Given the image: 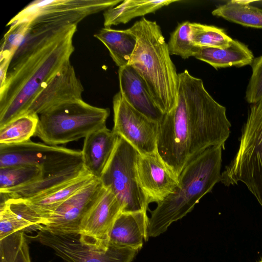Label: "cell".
Returning <instances> with one entry per match:
<instances>
[{"label": "cell", "mask_w": 262, "mask_h": 262, "mask_svg": "<svg viewBox=\"0 0 262 262\" xmlns=\"http://www.w3.org/2000/svg\"><path fill=\"white\" fill-rule=\"evenodd\" d=\"M158 124L157 153L178 178L208 148L225 149L231 126L226 107L209 94L201 79L187 70L179 74L176 105Z\"/></svg>", "instance_id": "6da1fadb"}, {"label": "cell", "mask_w": 262, "mask_h": 262, "mask_svg": "<svg viewBox=\"0 0 262 262\" xmlns=\"http://www.w3.org/2000/svg\"><path fill=\"white\" fill-rule=\"evenodd\" d=\"M76 25L30 28L0 88V127L24 114L74 51Z\"/></svg>", "instance_id": "7a4b0ae2"}, {"label": "cell", "mask_w": 262, "mask_h": 262, "mask_svg": "<svg viewBox=\"0 0 262 262\" xmlns=\"http://www.w3.org/2000/svg\"><path fill=\"white\" fill-rule=\"evenodd\" d=\"M127 29L137 40L128 65L143 79L157 107L167 114L177 104L179 74L161 29L143 17Z\"/></svg>", "instance_id": "3957f363"}, {"label": "cell", "mask_w": 262, "mask_h": 262, "mask_svg": "<svg viewBox=\"0 0 262 262\" xmlns=\"http://www.w3.org/2000/svg\"><path fill=\"white\" fill-rule=\"evenodd\" d=\"M223 149L220 146L210 147L185 167L173 192L150 211L148 237L163 233L173 222L191 212L202 198L221 181Z\"/></svg>", "instance_id": "277c9868"}, {"label": "cell", "mask_w": 262, "mask_h": 262, "mask_svg": "<svg viewBox=\"0 0 262 262\" xmlns=\"http://www.w3.org/2000/svg\"><path fill=\"white\" fill-rule=\"evenodd\" d=\"M109 115L83 99L70 101L39 115L34 136L53 146L77 141L105 127Z\"/></svg>", "instance_id": "5b68a950"}, {"label": "cell", "mask_w": 262, "mask_h": 262, "mask_svg": "<svg viewBox=\"0 0 262 262\" xmlns=\"http://www.w3.org/2000/svg\"><path fill=\"white\" fill-rule=\"evenodd\" d=\"M221 182L226 186L244 183L262 207V99L251 105L238 150Z\"/></svg>", "instance_id": "8992f818"}, {"label": "cell", "mask_w": 262, "mask_h": 262, "mask_svg": "<svg viewBox=\"0 0 262 262\" xmlns=\"http://www.w3.org/2000/svg\"><path fill=\"white\" fill-rule=\"evenodd\" d=\"M140 153L121 137L118 138L112 157L100 179L119 202L122 212L146 211L150 204L138 177Z\"/></svg>", "instance_id": "52a82bcc"}, {"label": "cell", "mask_w": 262, "mask_h": 262, "mask_svg": "<svg viewBox=\"0 0 262 262\" xmlns=\"http://www.w3.org/2000/svg\"><path fill=\"white\" fill-rule=\"evenodd\" d=\"M122 0H36L29 3L6 26L28 22L30 28L76 25L87 16L116 6Z\"/></svg>", "instance_id": "ba28073f"}, {"label": "cell", "mask_w": 262, "mask_h": 262, "mask_svg": "<svg viewBox=\"0 0 262 262\" xmlns=\"http://www.w3.org/2000/svg\"><path fill=\"white\" fill-rule=\"evenodd\" d=\"M83 164L81 151L31 140L15 144H0V168L17 165L40 167L44 176Z\"/></svg>", "instance_id": "9c48e42d"}, {"label": "cell", "mask_w": 262, "mask_h": 262, "mask_svg": "<svg viewBox=\"0 0 262 262\" xmlns=\"http://www.w3.org/2000/svg\"><path fill=\"white\" fill-rule=\"evenodd\" d=\"M32 238L51 248L66 262H131L139 250L109 243L99 248L82 242L78 234H60L39 228Z\"/></svg>", "instance_id": "30bf717a"}, {"label": "cell", "mask_w": 262, "mask_h": 262, "mask_svg": "<svg viewBox=\"0 0 262 262\" xmlns=\"http://www.w3.org/2000/svg\"><path fill=\"white\" fill-rule=\"evenodd\" d=\"M113 107L112 130L132 145L140 154L157 152L158 123L132 107L119 92L113 97Z\"/></svg>", "instance_id": "8fae6325"}, {"label": "cell", "mask_w": 262, "mask_h": 262, "mask_svg": "<svg viewBox=\"0 0 262 262\" xmlns=\"http://www.w3.org/2000/svg\"><path fill=\"white\" fill-rule=\"evenodd\" d=\"M105 188L95 178L62 204L39 228L60 234H79L82 221L102 195Z\"/></svg>", "instance_id": "7c38bea8"}, {"label": "cell", "mask_w": 262, "mask_h": 262, "mask_svg": "<svg viewBox=\"0 0 262 262\" xmlns=\"http://www.w3.org/2000/svg\"><path fill=\"white\" fill-rule=\"evenodd\" d=\"M122 207L114 194L105 191L84 217L78 234L83 242L99 248L109 246V234Z\"/></svg>", "instance_id": "4fadbf2b"}, {"label": "cell", "mask_w": 262, "mask_h": 262, "mask_svg": "<svg viewBox=\"0 0 262 262\" xmlns=\"http://www.w3.org/2000/svg\"><path fill=\"white\" fill-rule=\"evenodd\" d=\"M83 91L82 84L70 61L36 96L26 113L39 115L66 103L82 99Z\"/></svg>", "instance_id": "5bb4252c"}, {"label": "cell", "mask_w": 262, "mask_h": 262, "mask_svg": "<svg viewBox=\"0 0 262 262\" xmlns=\"http://www.w3.org/2000/svg\"><path fill=\"white\" fill-rule=\"evenodd\" d=\"M137 173L140 185L149 203L163 201L173 192L179 184V179L170 171L157 152L139 154Z\"/></svg>", "instance_id": "9a60e30c"}, {"label": "cell", "mask_w": 262, "mask_h": 262, "mask_svg": "<svg viewBox=\"0 0 262 262\" xmlns=\"http://www.w3.org/2000/svg\"><path fill=\"white\" fill-rule=\"evenodd\" d=\"M119 92L134 109L158 122L164 114L157 107L145 82L130 66L119 68Z\"/></svg>", "instance_id": "2e32d148"}, {"label": "cell", "mask_w": 262, "mask_h": 262, "mask_svg": "<svg viewBox=\"0 0 262 262\" xmlns=\"http://www.w3.org/2000/svg\"><path fill=\"white\" fill-rule=\"evenodd\" d=\"M118 138L119 136L106 126L84 138L81 150L83 166L95 178L100 179Z\"/></svg>", "instance_id": "e0dca14e"}, {"label": "cell", "mask_w": 262, "mask_h": 262, "mask_svg": "<svg viewBox=\"0 0 262 262\" xmlns=\"http://www.w3.org/2000/svg\"><path fill=\"white\" fill-rule=\"evenodd\" d=\"M95 178L86 170L77 178L34 197L24 199L42 226L47 219L64 202Z\"/></svg>", "instance_id": "ac0fdd59"}, {"label": "cell", "mask_w": 262, "mask_h": 262, "mask_svg": "<svg viewBox=\"0 0 262 262\" xmlns=\"http://www.w3.org/2000/svg\"><path fill=\"white\" fill-rule=\"evenodd\" d=\"M148 220L146 211L121 212L113 225L108 242L140 250L148 238Z\"/></svg>", "instance_id": "d6986e66"}, {"label": "cell", "mask_w": 262, "mask_h": 262, "mask_svg": "<svg viewBox=\"0 0 262 262\" xmlns=\"http://www.w3.org/2000/svg\"><path fill=\"white\" fill-rule=\"evenodd\" d=\"M193 57L216 69L251 65L254 58L247 45L235 39L225 48L199 47Z\"/></svg>", "instance_id": "ffe728a7"}, {"label": "cell", "mask_w": 262, "mask_h": 262, "mask_svg": "<svg viewBox=\"0 0 262 262\" xmlns=\"http://www.w3.org/2000/svg\"><path fill=\"white\" fill-rule=\"evenodd\" d=\"M85 170L83 164H78L56 173L44 176L30 184L0 192L7 201L12 199H29L77 178Z\"/></svg>", "instance_id": "44dd1931"}, {"label": "cell", "mask_w": 262, "mask_h": 262, "mask_svg": "<svg viewBox=\"0 0 262 262\" xmlns=\"http://www.w3.org/2000/svg\"><path fill=\"white\" fill-rule=\"evenodd\" d=\"M179 1L125 0L110 8L103 13L104 27L111 28L120 24H126L133 18L154 13L160 8Z\"/></svg>", "instance_id": "7402d4cb"}, {"label": "cell", "mask_w": 262, "mask_h": 262, "mask_svg": "<svg viewBox=\"0 0 262 262\" xmlns=\"http://www.w3.org/2000/svg\"><path fill=\"white\" fill-rule=\"evenodd\" d=\"M94 36L106 47L113 60L119 68L128 64L137 40L127 29L117 30L104 27Z\"/></svg>", "instance_id": "603a6c76"}, {"label": "cell", "mask_w": 262, "mask_h": 262, "mask_svg": "<svg viewBox=\"0 0 262 262\" xmlns=\"http://www.w3.org/2000/svg\"><path fill=\"white\" fill-rule=\"evenodd\" d=\"M212 14L245 27L262 29V9L249 1H229L214 9Z\"/></svg>", "instance_id": "cb8c5ba5"}, {"label": "cell", "mask_w": 262, "mask_h": 262, "mask_svg": "<svg viewBox=\"0 0 262 262\" xmlns=\"http://www.w3.org/2000/svg\"><path fill=\"white\" fill-rule=\"evenodd\" d=\"M39 121L36 114H24L0 127V144H15L34 136Z\"/></svg>", "instance_id": "d4e9b609"}, {"label": "cell", "mask_w": 262, "mask_h": 262, "mask_svg": "<svg viewBox=\"0 0 262 262\" xmlns=\"http://www.w3.org/2000/svg\"><path fill=\"white\" fill-rule=\"evenodd\" d=\"M44 177L36 166L17 165L0 168V191L6 190L36 181Z\"/></svg>", "instance_id": "484cf974"}, {"label": "cell", "mask_w": 262, "mask_h": 262, "mask_svg": "<svg viewBox=\"0 0 262 262\" xmlns=\"http://www.w3.org/2000/svg\"><path fill=\"white\" fill-rule=\"evenodd\" d=\"M191 39L200 47L225 48L232 39L221 28L200 23H190Z\"/></svg>", "instance_id": "4316f807"}, {"label": "cell", "mask_w": 262, "mask_h": 262, "mask_svg": "<svg viewBox=\"0 0 262 262\" xmlns=\"http://www.w3.org/2000/svg\"><path fill=\"white\" fill-rule=\"evenodd\" d=\"M190 23L186 21L179 24L170 34L167 43L170 55L180 56L183 59L193 57L198 49L191 39Z\"/></svg>", "instance_id": "83f0119b"}, {"label": "cell", "mask_w": 262, "mask_h": 262, "mask_svg": "<svg viewBox=\"0 0 262 262\" xmlns=\"http://www.w3.org/2000/svg\"><path fill=\"white\" fill-rule=\"evenodd\" d=\"M1 41L0 59H10L23 43L30 30L29 24L23 22L9 26Z\"/></svg>", "instance_id": "f1b7e54d"}, {"label": "cell", "mask_w": 262, "mask_h": 262, "mask_svg": "<svg viewBox=\"0 0 262 262\" xmlns=\"http://www.w3.org/2000/svg\"><path fill=\"white\" fill-rule=\"evenodd\" d=\"M37 229L32 223L12 210L7 205L0 206V240L19 231Z\"/></svg>", "instance_id": "f546056e"}, {"label": "cell", "mask_w": 262, "mask_h": 262, "mask_svg": "<svg viewBox=\"0 0 262 262\" xmlns=\"http://www.w3.org/2000/svg\"><path fill=\"white\" fill-rule=\"evenodd\" d=\"M252 74L248 84L245 98L251 104L262 99V55L254 58L251 64Z\"/></svg>", "instance_id": "4dcf8cb0"}, {"label": "cell", "mask_w": 262, "mask_h": 262, "mask_svg": "<svg viewBox=\"0 0 262 262\" xmlns=\"http://www.w3.org/2000/svg\"><path fill=\"white\" fill-rule=\"evenodd\" d=\"M25 240L23 231H17L1 239V262H15L18 251Z\"/></svg>", "instance_id": "1f68e13d"}, {"label": "cell", "mask_w": 262, "mask_h": 262, "mask_svg": "<svg viewBox=\"0 0 262 262\" xmlns=\"http://www.w3.org/2000/svg\"><path fill=\"white\" fill-rule=\"evenodd\" d=\"M15 262H31L29 246L26 239L18 251Z\"/></svg>", "instance_id": "d6a6232c"}, {"label": "cell", "mask_w": 262, "mask_h": 262, "mask_svg": "<svg viewBox=\"0 0 262 262\" xmlns=\"http://www.w3.org/2000/svg\"><path fill=\"white\" fill-rule=\"evenodd\" d=\"M258 262H262V258Z\"/></svg>", "instance_id": "836d02e7"}]
</instances>
